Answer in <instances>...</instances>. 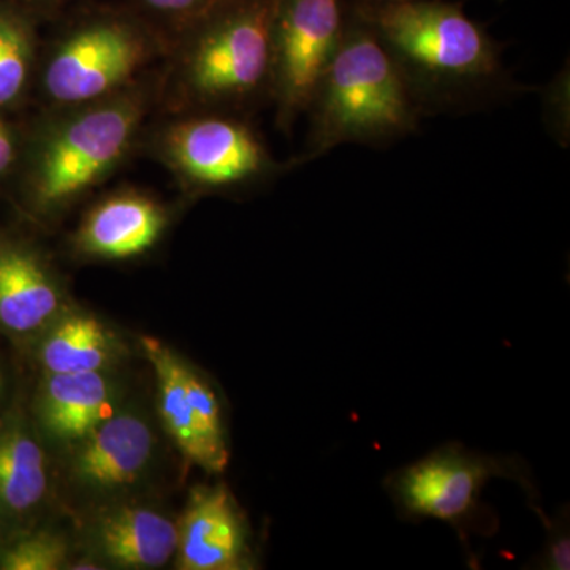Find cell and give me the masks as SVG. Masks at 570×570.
Instances as JSON below:
<instances>
[{
    "label": "cell",
    "mask_w": 570,
    "mask_h": 570,
    "mask_svg": "<svg viewBox=\"0 0 570 570\" xmlns=\"http://www.w3.org/2000/svg\"><path fill=\"white\" fill-rule=\"evenodd\" d=\"M351 2L395 61L423 116L478 108L519 91L497 40L459 2Z\"/></svg>",
    "instance_id": "obj_1"
},
{
    "label": "cell",
    "mask_w": 570,
    "mask_h": 570,
    "mask_svg": "<svg viewBox=\"0 0 570 570\" xmlns=\"http://www.w3.org/2000/svg\"><path fill=\"white\" fill-rule=\"evenodd\" d=\"M306 112L311 126L303 163L352 142L401 140L425 118L403 73L352 2L346 31Z\"/></svg>",
    "instance_id": "obj_2"
},
{
    "label": "cell",
    "mask_w": 570,
    "mask_h": 570,
    "mask_svg": "<svg viewBox=\"0 0 570 570\" xmlns=\"http://www.w3.org/2000/svg\"><path fill=\"white\" fill-rule=\"evenodd\" d=\"M510 479L534 501L528 464L517 456L487 455L459 442L434 449L385 479V491L406 521L438 520L456 531L469 551V538H490L499 528L497 512L483 502L490 480Z\"/></svg>",
    "instance_id": "obj_3"
},
{
    "label": "cell",
    "mask_w": 570,
    "mask_h": 570,
    "mask_svg": "<svg viewBox=\"0 0 570 570\" xmlns=\"http://www.w3.org/2000/svg\"><path fill=\"white\" fill-rule=\"evenodd\" d=\"M187 61V80L200 99L245 104L272 94L275 0H217Z\"/></svg>",
    "instance_id": "obj_4"
},
{
    "label": "cell",
    "mask_w": 570,
    "mask_h": 570,
    "mask_svg": "<svg viewBox=\"0 0 570 570\" xmlns=\"http://www.w3.org/2000/svg\"><path fill=\"white\" fill-rule=\"evenodd\" d=\"M141 119L130 97L89 108L61 124L45 141L33 174V197L56 209L85 193L121 159Z\"/></svg>",
    "instance_id": "obj_5"
},
{
    "label": "cell",
    "mask_w": 570,
    "mask_h": 570,
    "mask_svg": "<svg viewBox=\"0 0 570 570\" xmlns=\"http://www.w3.org/2000/svg\"><path fill=\"white\" fill-rule=\"evenodd\" d=\"M348 11L351 0H275L272 96L284 129L309 107L346 31Z\"/></svg>",
    "instance_id": "obj_6"
},
{
    "label": "cell",
    "mask_w": 570,
    "mask_h": 570,
    "mask_svg": "<svg viewBox=\"0 0 570 570\" xmlns=\"http://www.w3.org/2000/svg\"><path fill=\"white\" fill-rule=\"evenodd\" d=\"M142 351L157 382L165 431L186 460L212 474L230 461L223 403L204 374L156 337H142Z\"/></svg>",
    "instance_id": "obj_7"
},
{
    "label": "cell",
    "mask_w": 570,
    "mask_h": 570,
    "mask_svg": "<svg viewBox=\"0 0 570 570\" xmlns=\"http://www.w3.org/2000/svg\"><path fill=\"white\" fill-rule=\"evenodd\" d=\"M145 58V41L129 26L104 21L75 32L48 63L45 86L52 99L82 104L122 85Z\"/></svg>",
    "instance_id": "obj_8"
},
{
    "label": "cell",
    "mask_w": 570,
    "mask_h": 570,
    "mask_svg": "<svg viewBox=\"0 0 570 570\" xmlns=\"http://www.w3.org/2000/svg\"><path fill=\"white\" fill-rule=\"evenodd\" d=\"M168 149L190 181L209 189L257 181L273 168L257 135L246 124L225 116L181 124L168 138Z\"/></svg>",
    "instance_id": "obj_9"
},
{
    "label": "cell",
    "mask_w": 570,
    "mask_h": 570,
    "mask_svg": "<svg viewBox=\"0 0 570 570\" xmlns=\"http://www.w3.org/2000/svg\"><path fill=\"white\" fill-rule=\"evenodd\" d=\"M176 568L242 570L254 564L245 512L224 483L198 487L178 524Z\"/></svg>",
    "instance_id": "obj_10"
},
{
    "label": "cell",
    "mask_w": 570,
    "mask_h": 570,
    "mask_svg": "<svg viewBox=\"0 0 570 570\" xmlns=\"http://www.w3.org/2000/svg\"><path fill=\"white\" fill-rule=\"evenodd\" d=\"M71 448V482L105 497L140 482L151 466L156 436L148 420L122 411L115 412Z\"/></svg>",
    "instance_id": "obj_11"
},
{
    "label": "cell",
    "mask_w": 570,
    "mask_h": 570,
    "mask_svg": "<svg viewBox=\"0 0 570 570\" xmlns=\"http://www.w3.org/2000/svg\"><path fill=\"white\" fill-rule=\"evenodd\" d=\"M118 412V387L108 371L48 374L37 401L45 433L75 445Z\"/></svg>",
    "instance_id": "obj_12"
},
{
    "label": "cell",
    "mask_w": 570,
    "mask_h": 570,
    "mask_svg": "<svg viewBox=\"0 0 570 570\" xmlns=\"http://www.w3.org/2000/svg\"><path fill=\"white\" fill-rule=\"evenodd\" d=\"M164 209L142 195L108 198L86 217L78 249L105 261H126L151 249L163 235Z\"/></svg>",
    "instance_id": "obj_13"
},
{
    "label": "cell",
    "mask_w": 570,
    "mask_h": 570,
    "mask_svg": "<svg viewBox=\"0 0 570 570\" xmlns=\"http://www.w3.org/2000/svg\"><path fill=\"white\" fill-rule=\"evenodd\" d=\"M94 543L97 554L118 568H163L175 558L178 527L156 510L121 505L97 521Z\"/></svg>",
    "instance_id": "obj_14"
},
{
    "label": "cell",
    "mask_w": 570,
    "mask_h": 570,
    "mask_svg": "<svg viewBox=\"0 0 570 570\" xmlns=\"http://www.w3.org/2000/svg\"><path fill=\"white\" fill-rule=\"evenodd\" d=\"M62 296L39 258L0 247V326L17 335L39 332L61 314Z\"/></svg>",
    "instance_id": "obj_15"
},
{
    "label": "cell",
    "mask_w": 570,
    "mask_h": 570,
    "mask_svg": "<svg viewBox=\"0 0 570 570\" xmlns=\"http://www.w3.org/2000/svg\"><path fill=\"white\" fill-rule=\"evenodd\" d=\"M121 354L118 337L91 314H59L48 326L39 360L48 374L100 373Z\"/></svg>",
    "instance_id": "obj_16"
},
{
    "label": "cell",
    "mask_w": 570,
    "mask_h": 570,
    "mask_svg": "<svg viewBox=\"0 0 570 570\" xmlns=\"http://www.w3.org/2000/svg\"><path fill=\"white\" fill-rule=\"evenodd\" d=\"M48 490L47 459L39 442L11 423L0 430V510L20 515L40 504Z\"/></svg>",
    "instance_id": "obj_17"
},
{
    "label": "cell",
    "mask_w": 570,
    "mask_h": 570,
    "mask_svg": "<svg viewBox=\"0 0 570 570\" xmlns=\"http://www.w3.org/2000/svg\"><path fill=\"white\" fill-rule=\"evenodd\" d=\"M31 63L28 33L14 18L0 14V105L20 96Z\"/></svg>",
    "instance_id": "obj_18"
},
{
    "label": "cell",
    "mask_w": 570,
    "mask_h": 570,
    "mask_svg": "<svg viewBox=\"0 0 570 570\" xmlns=\"http://www.w3.org/2000/svg\"><path fill=\"white\" fill-rule=\"evenodd\" d=\"M67 554V543L59 535L39 532L2 550L0 569L58 570L66 568Z\"/></svg>",
    "instance_id": "obj_19"
},
{
    "label": "cell",
    "mask_w": 570,
    "mask_h": 570,
    "mask_svg": "<svg viewBox=\"0 0 570 570\" xmlns=\"http://www.w3.org/2000/svg\"><path fill=\"white\" fill-rule=\"evenodd\" d=\"M549 538L546 547L539 558V568L549 570H569L570 569V538L568 523H564V517L560 521H550Z\"/></svg>",
    "instance_id": "obj_20"
},
{
    "label": "cell",
    "mask_w": 570,
    "mask_h": 570,
    "mask_svg": "<svg viewBox=\"0 0 570 570\" xmlns=\"http://www.w3.org/2000/svg\"><path fill=\"white\" fill-rule=\"evenodd\" d=\"M142 2L164 13H193V11L208 10L217 0H142Z\"/></svg>",
    "instance_id": "obj_21"
},
{
    "label": "cell",
    "mask_w": 570,
    "mask_h": 570,
    "mask_svg": "<svg viewBox=\"0 0 570 570\" xmlns=\"http://www.w3.org/2000/svg\"><path fill=\"white\" fill-rule=\"evenodd\" d=\"M11 159H13V146H11L10 135L0 122V174L7 170Z\"/></svg>",
    "instance_id": "obj_22"
},
{
    "label": "cell",
    "mask_w": 570,
    "mask_h": 570,
    "mask_svg": "<svg viewBox=\"0 0 570 570\" xmlns=\"http://www.w3.org/2000/svg\"><path fill=\"white\" fill-rule=\"evenodd\" d=\"M356 2L389 3V2H403V0H356ZM498 2H504V0H498Z\"/></svg>",
    "instance_id": "obj_23"
},
{
    "label": "cell",
    "mask_w": 570,
    "mask_h": 570,
    "mask_svg": "<svg viewBox=\"0 0 570 570\" xmlns=\"http://www.w3.org/2000/svg\"><path fill=\"white\" fill-rule=\"evenodd\" d=\"M0 387H2V379H0Z\"/></svg>",
    "instance_id": "obj_24"
}]
</instances>
